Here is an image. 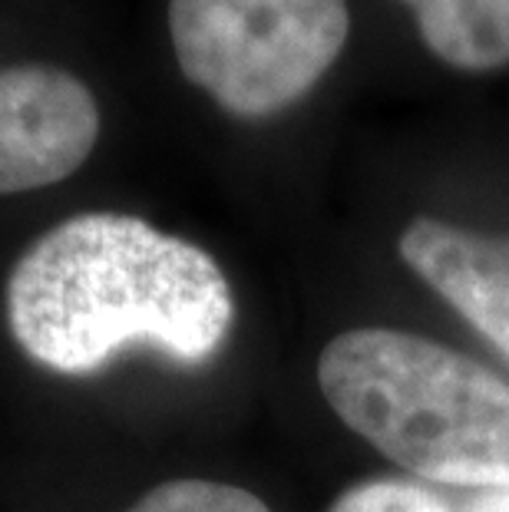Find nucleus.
I'll list each match as a JSON object with an SVG mask.
<instances>
[{
  "instance_id": "1",
  "label": "nucleus",
  "mask_w": 509,
  "mask_h": 512,
  "mask_svg": "<svg viewBox=\"0 0 509 512\" xmlns=\"http://www.w3.org/2000/svg\"><path fill=\"white\" fill-rule=\"evenodd\" d=\"M232 318L219 261L136 215H73L27 245L7 278L10 334L60 374H90L133 341L205 361Z\"/></svg>"
},
{
  "instance_id": "2",
  "label": "nucleus",
  "mask_w": 509,
  "mask_h": 512,
  "mask_svg": "<svg viewBox=\"0 0 509 512\" xmlns=\"http://www.w3.org/2000/svg\"><path fill=\"white\" fill-rule=\"evenodd\" d=\"M318 387L354 433L443 486L509 489V384L427 337L364 328L321 351Z\"/></svg>"
},
{
  "instance_id": "3",
  "label": "nucleus",
  "mask_w": 509,
  "mask_h": 512,
  "mask_svg": "<svg viewBox=\"0 0 509 512\" xmlns=\"http://www.w3.org/2000/svg\"><path fill=\"white\" fill-rule=\"evenodd\" d=\"M348 34V0H169L182 76L238 119L281 113L311 93Z\"/></svg>"
},
{
  "instance_id": "4",
  "label": "nucleus",
  "mask_w": 509,
  "mask_h": 512,
  "mask_svg": "<svg viewBox=\"0 0 509 512\" xmlns=\"http://www.w3.org/2000/svg\"><path fill=\"white\" fill-rule=\"evenodd\" d=\"M100 139V103L80 76L50 63L0 67V195L70 179Z\"/></svg>"
},
{
  "instance_id": "5",
  "label": "nucleus",
  "mask_w": 509,
  "mask_h": 512,
  "mask_svg": "<svg viewBox=\"0 0 509 512\" xmlns=\"http://www.w3.org/2000/svg\"><path fill=\"white\" fill-rule=\"evenodd\" d=\"M400 258L509 357V235L414 219L400 235Z\"/></svg>"
},
{
  "instance_id": "6",
  "label": "nucleus",
  "mask_w": 509,
  "mask_h": 512,
  "mask_svg": "<svg viewBox=\"0 0 509 512\" xmlns=\"http://www.w3.org/2000/svg\"><path fill=\"white\" fill-rule=\"evenodd\" d=\"M433 57L467 73L509 63V0H400Z\"/></svg>"
},
{
  "instance_id": "7",
  "label": "nucleus",
  "mask_w": 509,
  "mask_h": 512,
  "mask_svg": "<svg viewBox=\"0 0 509 512\" xmlns=\"http://www.w3.org/2000/svg\"><path fill=\"white\" fill-rule=\"evenodd\" d=\"M126 512H272L255 493L212 479H169Z\"/></svg>"
},
{
  "instance_id": "8",
  "label": "nucleus",
  "mask_w": 509,
  "mask_h": 512,
  "mask_svg": "<svg viewBox=\"0 0 509 512\" xmlns=\"http://www.w3.org/2000/svg\"><path fill=\"white\" fill-rule=\"evenodd\" d=\"M328 512H450L437 493L404 479H374L334 499Z\"/></svg>"
},
{
  "instance_id": "9",
  "label": "nucleus",
  "mask_w": 509,
  "mask_h": 512,
  "mask_svg": "<svg viewBox=\"0 0 509 512\" xmlns=\"http://www.w3.org/2000/svg\"><path fill=\"white\" fill-rule=\"evenodd\" d=\"M463 512H509V489H486L483 496L463 506Z\"/></svg>"
}]
</instances>
